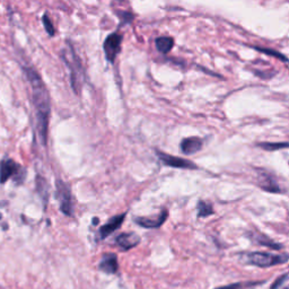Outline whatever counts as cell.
Listing matches in <instances>:
<instances>
[{"label": "cell", "mask_w": 289, "mask_h": 289, "mask_svg": "<svg viewBox=\"0 0 289 289\" xmlns=\"http://www.w3.org/2000/svg\"><path fill=\"white\" fill-rule=\"evenodd\" d=\"M24 72L30 85V88H32V100L35 108V116H36L38 137H40L43 146H46L51 111L49 92H48L46 86L36 70L30 67H25Z\"/></svg>", "instance_id": "6da1fadb"}, {"label": "cell", "mask_w": 289, "mask_h": 289, "mask_svg": "<svg viewBox=\"0 0 289 289\" xmlns=\"http://www.w3.org/2000/svg\"><path fill=\"white\" fill-rule=\"evenodd\" d=\"M68 49L69 51H62L61 58L64 59L67 67L70 69V84H72V88L76 94H78L80 87L82 86V82L85 80V74L84 70H82L80 56L76 54L74 46L69 44Z\"/></svg>", "instance_id": "7a4b0ae2"}, {"label": "cell", "mask_w": 289, "mask_h": 289, "mask_svg": "<svg viewBox=\"0 0 289 289\" xmlns=\"http://www.w3.org/2000/svg\"><path fill=\"white\" fill-rule=\"evenodd\" d=\"M245 261L248 264H252L259 268H270V266L284 264L288 262V254H272L268 252H250L245 254Z\"/></svg>", "instance_id": "3957f363"}, {"label": "cell", "mask_w": 289, "mask_h": 289, "mask_svg": "<svg viewBox=\"0 0 289 289\" xmlns=\"http://www.w3.org/2000/svg\"><path fill=\"white\" fill-rule=\"evenodd\" d=\"M56 184V198L59 200L61 212L64 214L66 216L72 217L74 214L72 191H70L69 186L66 184L64 181H61V180H58Z\"/></svg>", "instance_id": "277c9868"}, {"label": "cell", "mask_w": 289, "mask_h": 289, "mask_svg": "<svg viewBox=\"0 0 289 289\" xmlns=\"http://www.w3.org/2000/svg\"><path fill=\"white\" fill-rule=\"evenodd\" d=\"M122 40H124V36H122V34L119 32L112 33L108 35L106 38H105L103 49H104L105 58H106L108 62L114 64L118 54H119L121 51Z\"/></svg>", "instance_id": "5b68a950"}, {"label": "cell", "mask_w": 289, "mask_h": 289, "mask_svg": "<svg viewBox=\"0 0 289 289\" xmlns=\"http://www.w3.org/2000/svg\"><path fill=\"white\" fill-rule=\"evenodd\" d=\"M157 156L160 160L162 163L166 166H170V168H183V170H196L198 168L194 162L188 160L184 158H181V157H176V156H170L166 152H157Z\"/></svg>", "instance_id": "8992f818"}, {"label": "cell", "mask_w": 289, "mask_h": 289, "mask_svg": "<svg viewBox=\"0 0 289 289\" xmlns=\"http://www.w3.org/2000/svg\"><path fill=\"white\" fill-rule=\"evenodd\" d=\"M126 216V212H124L121 214H116V216L112 217L108 222H105V224L98 230V236H96V240H103L106 238L108 236H110L111 234L114 233L116 230H119L121 225L124 224Z\"/></svg>", "instance_id": "52a82bcc"}, {"label": "cell", "mask_w": 289, "mask_h": 289, "mask_svg": "<svg viewBox=\"0 0 289 289\" xmlns=\"http://www.w3.org/2000/svg\"><path fill=\"white\" fill-rule=\"evenodd\" d=\"M22 166L16 163L14 160L6 158L0 163V183L4 184L12 176H17L20 173Z\"/></svg>", "instance_id": "ba28073f"}, {"label": "cell", "mask_w": 289, "mask_h": 289, "mask_svg": "<svg viewBox=\"0 0 289 289\" xmlns=\"http://www.w3.org/2000/svg\"><path fill=\"white\" fill-rule=\"evenodd\" d=\"M168 217V210L163 209L160 212V214L155 218H148V217H136L134 222L136 224L139 225L144 228H160V227L164 224Z\"/></svg>", "instance_id": "9c48e42d"}, {"label": "cell", "mask_w": 289, "mask_h": 289, "mask_svg": "<svg viewBox=\"0 0 289 289\" xmlns=\"http://www.w3.org/2000/svg\"><path fill=\"white\" fill-rule=\"evenodd\" d=\"M259 186L262 190L266 192H272V194H282V192L277 178L266 170L259 172Z\"/></svg>", "instance_id": "30bf717a"}, {"label": "cell", "mask_w": 289, "mask_h": 289, "mask_svg": "<svg viewBox=\"0 0 289 289\" xmlns=\"http://www.w3.org/2000/svg\"><path fill=\"white\" fill-rule=\"evenodd\" d=\"M98 270L106 274H116L119 271V261L116 254L105 253L98 264Z\"/></svg>", "instance_id": "8fae6325"}, {"label": "cell", "mask_w": 289, "mask_h": 289, "mask_svg": "<svg viewBox=\"0 0 289 289\" xmlns=\"http://www.w3.org/2000/svg\"><path fill=\"white\" fill-rule=\"evenodd\" d=\"M116 243L122 251H129L140 243V236L136 233H122L116 238Z\"/></svg>", "instance_id": "7c38bea8"}, {"label": "cell", "mask_w": 289, "mask_h": 289, "mask_svg": "<svg viewBox=\"0 0 289 289\" xmlns=\"http://www.w3.org/2000/svg\"><path fill=\"white\" fill-rule=\"evenodd\" d=\"M202 148V139L198 137H190L183 139L180 144V150L186 155H194Z\"/></svg>", "instance_id": "4fadbf2b"}, {"label": "cell", "mask_w": 289, "mask_h": 289, "mask_svg": "<svg viewBox=\"0 0 289 289\" xmlns=\"http://www.w3.org/2000/svg\"><path fill=\"white\" fill-rule=\"evenodd\" d=\"M266 282V280L264 282H235V284H226V286H220V287H217L214 289H256V287L261 286V284H264Z\"/></svg>", "instance_id": "5bb4252c"}, {"label": "cell", "mask_w": 289, "mask_h": 289, "mask_svg": "<svg viewBox=\"0 0 289 289\" xmlns=\"http://www.w3.org/2000/svg\"><path fill=\"white\" fill-rule=\"evenodd\" d=\"M155 44H156V49L158 50L160 54H166L172 50V48L174 46V40H173V38H170V36H160L156 38Z\"/></svg>", "instance_id": "9a60e30c"}, {"label": "cell", "mask_w": 289, "mask_h": 289, "mask_svg": "<svg viewBox=\"0 0 289 289\" xmlns=\"http://www.w3.org/2000/svg\"><path fill=\"white\" fill-rule=\"evenodd\" d=\"M254 240L259 245H264V246L270 248H272V250H282L284 248L282 244L274 242L272 240H270L269 238H266V236L264 235V234L256 235V238H254Z\"/></svg>", "instance_id": "2e32d148"}, {"label": "cell", "mask_w": 289, "mask_h": 289, "mask_svg": "<svg viewBox=\"0 0 289 289\" xmlns=\"http://www.w3.org/2000/svg\"><path fill=\"white\" fill-rule=\"evenodd\" d=\"M36 189L38 194H40L43 200V202H44V204H46L48 198H49V186H48L46 180L41 176H38L36 178Z\"/></svg>", "instance_id": "e0dca14e"}, {"label": "cell", "mask_w": 289, "mask_h": 289, "mask_svg": "<svg viewBox=\"0 0 289 289\" xmlns=\"http://www.w3.org/2000/svg\"><path fill=\"white\" fill-rule=\"evenodd\" d=\"M196 208H198V217L199 218H206L214 214V209L212 204L207 201L199 200L198 204H196Z\"/></svg>", "instance_id": "ac0fdd59"}, {"label": "cell", "mask_w": 289, "mask_h": 289, "mask_svg": "<svg viewBox=\"0 0 289 289\" xmlns=\"http://www.w3.org/2000/svg\"><path fill=\"white\" fill-rule=\"evenodd\" d=\"M262 150H264L266 152H274L279 150H284V148L288 147V142H261L258 144Z\"/></svg>", "instance_id": "d6986e66"}, {"label": "cell", "mask_w": 289, "mask_h": 289, "mask_svg": "<svg viewBox=\"0 0 289 289\" xmlns=\"http://www.w3.org/2000/svg\"><path fill=\"white\" fill-rule=\"evenodd\" d=\"M256 51H259V52H262V54H268V56H274V58H277L279 60H282L284 62H287L288 61V58L286 56H284L282 54H280V52L278 51H276V50H272V49H266V48H259V46H253Z\"/></svg>", "instance_id": "ffe728a7"}, {"label": "cell", "mask_w": 289, "mask_h": 289, "mask_svg": "<svg viewBox=\"0 0 289 289\" xmlns=\"http://www.w3.org/2000/svg\"><path fill=\"white\" fill-rule=\"evenodd\" d=\"M42 23H43V25H44V28H46V30L48 32V34H49L50 36H54V24H52L51 20L49 18V16H48L46 14L43 15V17H42Z\"/></svg>", "instance_id": "44dd1931"}, {"label": "cell", "mask_w": 289, "mask_h": 289, "mask_svg": "<svg viewBox=\"0 0 289 289\" xmlns=\"http://www.w3.org/2000/svg\"><path fill=\"white\" fill-rule=\"evenodd\" d=\"M287 280H288V274L284 272L282 276H280V277L276 279V282L270 286V289H278L279 287H282Z\"/></svg>", "instance_id": "7402d4cb"}, {"label": "cell", "mask_w": 289, "mask_h": 289, "mask_svg": "<svg viewBox=\"0 0 289 289\" xmlns=\"http://www.w3.org/2000/svg\"><path fill=\"white\" fill-rule=\"evenodd\" d=\"M118 15L121 17V20L124 23H131L134 20V15L128 12H118Z\"/></svg>", "instance_id": "603a6c76"}, {"label": "cell", "mask_w": 289, "mask_h": 289, "mask_svg": "<svg viewBox=\"0 0 289 289\" xmlns=\"http://www.w3.org/2000/svg\"><path fill=\"white\" fill-rule=\"evenodd\" d=\"M98 218H94V224L96 225V224H98Z\"/></svg>", "instance_id": "cb8c5ba5"}, {"label": "cell", "mask_w": 289, "mask_h": 289, "mask_svg": "<svg viewBox=\"0 0 289 289\" xmlns=\"http://www.w3.org/2000/svg\"><path fill=\"white\" fill-rule=\"evenodd\" d=\"M284 289H288V288H287V287H284Z\"/></svg>", "instance_id": "d4e9b609"}]
</instances>
